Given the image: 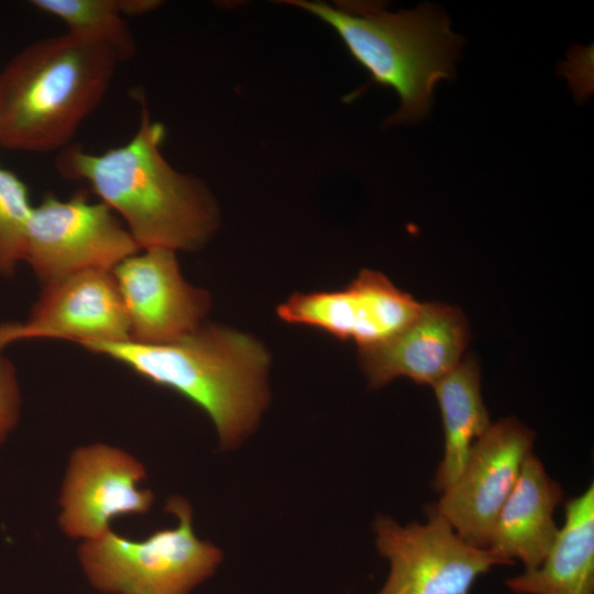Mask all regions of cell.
<instances>
[{"mask_svg": "<svg viewBox=\"0 0 594 594\" xmlns=\"http://www.w3.org/2000/svg\"><path fill=\"white\" fill-rule=\"evenodd\" d=\"M138 130L101 153L68 145L55 160L58 174L89 185L123 222L140 250L196 251L213 234L218 208L207 186L166 161L165 127L151 118L142 96Z\"/></svg>", "mask_w": 594, "mask_h": 594, "instance_id": "obj_1", "label": "cell"}, {"mask_svg": "<svg viewBox=\"0 0 594 594\" xmlns=\"http://www.w3.org/2000/svg\"><path fill=\"white\" fill-rule=\"evenodd\" d=\"M82 346L196 404L212 420L224 448L253 430L267 404V350L226 326L202 323L165 343L127 340Z\"/></svg>", "mask_w": 594, "mask_h": 594, "instance_id": "obj_2", "label": "cell"}, {"mask_svg": "<svg viewBox=\"0 0 594 594\" xmlns=\"http://www.w3.org/2000/svg\"><path fill=\"white\" fill-rule=\"evenodd\" d=\"M119 63L106 46L67 32L22 48L0 72V146L31 153L67 147Z\"/></svg>", "mask_w": 594, "mask_h": 594, "instance_id": "obj_3", "label": "cell"}, {"mask_svg": "<svg viewBox=\"0 0 594 594\" xmlns=\"http://www.w3.org/2000/svg\"><path fill=\"white\" fill-rule=\"evenodd\" d=\"M286 2L331 25L369 73L370 82L394 89L400 107L387 124L422 119L430 111L436 85L455 75L463 41L451 31L447 15L431 4L389 12L373 1Z\"/></svg>", "mask_w": 594, "mask_h": 594, "instance_id": "obj_4", "label": "cell"}, {"mask_svg": "<svg viewBox=\"0 0 594 594\" xmlns=\"http://www.w3.org/2000/svg\"><path fill=\"white\" fill-rule=\"evenodd\" d=\"M166 510L177 517L175 528L157 530L139 541L108 530L80 547V562L98 590L114 594H189L213 573L221 552L196 537L188 502L174 496Z\"/></svg>", "mask_w": 594, "mask_h": 594, "instance_id": "obj_5", "label": "cell"}, {"mask_svg": "<svg viewBox=\"0 0 594 594\" xmlns=\"http://www.w3.org/2000/svg\"><path fill=\"white\" fill-rule=\"evenodd\" d=\"M140 251L120 218L87 193L67 199L46 194L33 207L24 262L46 284L86 271H112Z\"/></svg>", "mask_w": 594, "mask_h": 594, "instance_id": "obj_6", "label": "cell"}, {"mask_svg": "<svg viewBox=\"0 0 594 594\" xmlns=\"http://www.w3.org/2000/svg\"><path fill=\"white\" fill-rule=\"evenodd\" d=\"M374 531L377 551L389 562L388 576L376 594H470L492 568L512 564L468 543L432 509L425 524L402 526L380 516Z\"/></svg>", "mask_w": 594, "mask_h": 594, "instance_id": "obj_7", "label": "cell"}, {"mask_svg": "<svg viewBox=\"0 0 594 594\" xmlns=\"http://www.w3.org/2000/svg\"><path fill=\"white\" fill-rule=\"evenodd\" d=\"M534 441L535 432L515 418L492 424L473 444L461 474L441 493L432 510L468 543L486 548Z\"/></svg>", "mask_w": 594, "mask_h": 594, "instance_id": "obj_8", "label": "cell"}, {"mask_svg": "<svg viewBox=\"0 0 594 594\" xmlns=\"http://www.w3.org/2000/svg\"><path fill=\"white\" fill-rule=\"evenodd\" d=\"M33 339L68 340L81 346L130 340L125 310L111 271H86L43 284L24 321L0 323V353Z\"/></svg>", "mask_w": 594, "mask_h": 594, "instance_id": "obj_9", "label": "cell"}, {"mask_svg": "<svg viewBox=\"0 0 594 594\" xmlns=\"http://www.w3.org/2000/svg\"><path fill=\"white\" fill-rule=\"evenodd\" d=\"M111 272L128 318L131 341L165 343L205 323L210 296L184 278L175 251L143 249Z\"/></svg>", "mask_w": 594, "mask_h": 594, "instance_id": "obj_10", "label": "cell"}, {"mask_svg": "<svg viewBox=\"0 0 594 594\" xmlns=\"http://www.w3.org/2000/svg\"><path fill=\"white\" fill-rule=\"evenodd\" d=\"M421 304L397 288L384 274L363 270L344 288L296 293L277 307L287 323L310 326L359 350L381 344L418 315Z\"/></svg>", "mask_w": 594, "mask_h": 594, "instance_id": "obj_11", "label": "cell"}, {"mask_svg": "<svg viewBox=\"0 0 594 594\" xmlns=\"http://www.w3.org/2000/svg\"><path fill=\"white\" fill-rule=\"evenodd\" d=\"M143 465L127 452L106 444L77 449L65 477L59 522L73 538L96 539L110 530L112 519L144 514L153 494L139 488Z\"/></svg>", "mask_w": 594, "mask_h": 594, "instance_id": "obj_12", "label": "cell"}, {"mask_svg": "<svg viewBox=\"0 0 594 594\" xmlns=\"http://www.w3.org/2000/svg\"><path fill=\"white\" fill-rule=\"evenodd\" d=\"M469 339V324L459 308L427 302L397 334L359 350V360L373 388L398 377L432 386L462 361Z\"/></svg>", "mask_w": 594, "mask_h": 594, "instance_id": "obj_13", "label": "cell"}, {"mask_svg": "<svg viewBox=\"0 0 594 594\" xmlns=\"http://www.w3.org/2000/svg\"><path fill=\"white\" fill-rule=\"evenodd\" d=\"M562 499L560 484L530 452L495 519L486 549L512 564L521 562L525 571L536 569L559 531L553 516Z\"/></svg>", "mask_w": 594, "mask_h": 594, "instance_id": "obj_14", "label": "cell"}, {"mask_svg": "<svg viewBox=\"0 0 594 594\" xmlns=\"http://www.w3.org/2000/svg\"><path fill=\"white\" fill-rule=\"evenodd\" d=\"M516 594H594V484L564 504V524L543 561L505 581Z\"/></svg>", "mask_w": 594, "mask_h": 594, "instance_id": "obj_15", "label": "cell"}, {"mask_svg": "<svg viewBox=\"0 0 594 594\" xmlns=\"http://www.w3.org/2000/svg\"><path fill=\"white\" fill-rule=\"evenodd\" d=\"M432 388L444 432L443 457L432 486L442 493L459 477L473 444L488 430L492 422L481 394L480 369L472 358L462 359Z\"/></svg>", "mask_w": 594, "mask_h": 594, "instance_id": "obj_16", "label": "cell"}, {"mask_svg": "<svg viewBox=\"0 0 594 594\" xmlns=\"http://www.w3.org/2000/svg\"><path fill=\"white\" fill-rule=\"evenodd\" d=\"M37 11L61 20L67 33L106 46L120 63L132 58L136 43L118 0H32Z\"/></svg>", "mask_w": 594, "mask_h": 594, "instance_id": "obj_17", "label": "cell"}, {"mask_svg": "<svg viewBox=\"0 0 594 594\" xmlns=\"http://www.w3.org/2000/svg\"><path fill=\"white\" fill-rule=\"evenodd\" d=\"M28 185L0 165V277H10L24 262L33 210Z\"/></svg>", "mask_w": 594, "mask_h": 594, "instance_id": "obj_18", "label": "cell"}, {"mask_svg": "<svg viewBox=\"0 0 594 594\" xmlns=\"http://www.w3.org/2000/svg\"><path fill=\"white\" fill-rule=\"evenodd\" d=\"M21 394L13 363L0 353V442L15 427Z\"/></svg>", "mask_w": 594, "mask_h": 594, "instance_id": "obj_19", "label": "cell"}, {"mask_svg": "<svg viewBox=\"0 0 594 594\" xmlns=\"http://www.w3.org/2000/svg\"><path fill=\"white\" fill-rule=\"evenodd\" d=\"M160 4L161 2L156 0H118L120 12L124 18L143 15Z\"/></svg>", "mask_w": 594, "mask_h": 594, "instance_id": "obj_20", "label": "cell"}]
</instances>
